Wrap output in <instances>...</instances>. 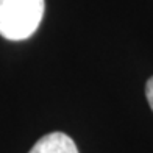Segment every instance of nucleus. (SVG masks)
Instances as JSON below:
<instances>
[{
  "label": "nucleus",
  "instance_id": "obj_1",
  "mask_svg": "<svg viewBox=\"0 0 153 153\" xmlns=\"http://www.w3.org/2000/svg\"><path fill=\"white\" fill-rule=\"evenodd\" d=\"M45 10L44 0H0V36L28 39L38 30Z\"/></svg>",
  "mask_w": 153,
  "mask_h": 153
},
{
  "label": "nucleus",
  "instance_id": "obj_2",
  "mask_svg": "<svg viewBox=\"0 0 153 153\" xmlns=\"http://www.w3.org/2000/svg\"><path fill=\"white\" fill-rule=\"evenodd\" d=\"M28 153H78V149L72 137L61 131H55L42 136Z\"/></svg>",
  "mask_w": 153,
  "mask_h": 153
},
{
  "label": "nucleus",
  "instance_id": "obj_3",
  "mask_svg": "<svg viewBox=\"0 0 153 153\" xmlns=\"http://www.w3.org/2000/svg\"><path fill=\"white\" fill-rule=\"evenodd\" d=\"M145 97H147L150 108L153 109V76L147 80V85H145Z\"/></svg>",
  "mask_w": 153,
  "mask_h": 153
}]
</instances>
